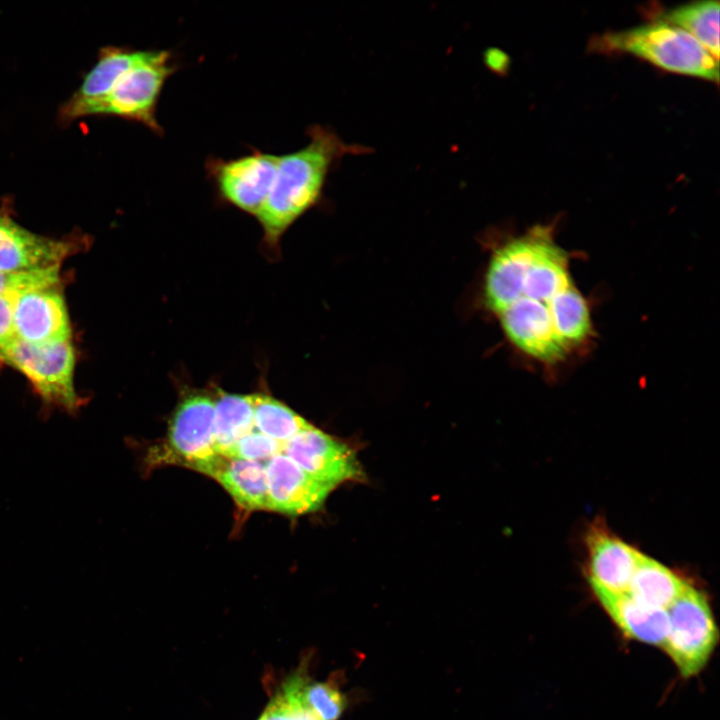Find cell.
I'll list each match as a JSON object with an SVG mask.
<instances>
[{"instance_id": "cell-21", "label": "cell", "mask_w": 720, "mask_h": 720, "mask_svg": "<svg viewBox=\"0 0 720 720\" xmlns=\"http://www.w3.org/2000/svg\"><path fill=\"white\" fill-rule=\"evenodd\" d=\"M298 694L317 720H338L346 708L344 694L328 682H311L296 673Z\"/></svg>"}, {"instance_id": "cell-6", "label": "cell", "mask_w": 720, "mask_h": 720, "mask_svg": "<svg viewBox=\"0 0 720 720\" xmlns=\"http://www.w3.org/2000/svg\"><path fill=\"white\" fill-rule=\"evenodd\" d=\"M20 371L47 405L74 413L81 404L74 384L75 351L71 341L34 345L16 339L1 353Z\"/></svg>"}, {"instance_id": "cell-7", "label": "cell", "mask_w": 720, "mask_h": 720, "mask_svg": "<svg viewBox=\"0 0 720 720\" xmlns=\"http://www.w3.org/2000/svg\"><path fill=\"white\" fill-rule=\"evenodd\" d=\"M214 399L193 391L179 401L168 426L161 459L195 471L214 458Z\"/></svg>"}, {"instance_id": "cell-14", "label": "cell", "mask_w": 720, "mask_h": 720, "mask_svg": "<svg viewBox=\"0 0 720 720\" xmlns=\"http://www.w3.org/2000/svg\"><path fill=\"white\" fill-rule=\"evenodd\" d=\"M265 463L217 454L198 472L215 479L241 509L261 511L267 510L268 499Z\"/></svg>"}, {"instance_id": "cell-19", "label": "cell", "mask_w": 720, "mask_h": 720, "mask_svg": "<svg viewBox=\"0 0 720 720\" xmlns=\"http://www.w3.org/2000/svg\"><path fill=\"white\" fill-rule=\"evenodd\" d=\"M719 1L701 0L669 9L656 19L680 27L719 60Z\"/></svg>"}, {"instance_id": "cell-2", "label": "cell", "mask_w": 720, "mask_h": 720, "mask_svg": "<svg viewBox=\"0 0 720 720\" xmlns=\"http://www.w3.org/2000/svg\"><path fill=\"white\" fill-rule=\"evenodd\" d=\"M308 136L306 146L279 157L271 190L255 215L270 246H275L287 228L319 201L336 161L347 154L367 151L345 143L333 130L321 125L310 127Z\"/></svg>"}, {"instance_id": "cell-4", "label": "cell", "mask_w": 720, "mask_h": 720, "mask_svg": "<svg viewBox=\"0 0 720 720\" xmlns=\"http://www.w3.org/2000/svg\"><path fill=\"white\" fill-rule=\"evenodd\" d=\"M177 70L170 51L146 50L144 57L126 70L101 98L87 103L68 118L111 115L139 122L156 135L163 129L156 117L157 104L167 79Z\"/></svg>"}, {"instance_id": "cell-20", "label": "cell", "mask_w": 720, "mask_h": 720, "mask_svg": "<svg viewBox=\"0 0 720 720\" xmlns=\"http://www.w3.org/2000/svg\"><path fill=\"white\" fill-rule=\"evenodd\" d=\"M252 403L254 429L282 444L312 425L268 394H252Z\"/></svg>"}, {"instance_id": "cell-22", "label": "cell", "mask_w": 720, "mask_h": 720, "mask_svg": "<svg viewBox=\"0 0 720 720\" xmlns=\"http://www.w3.org/2000/svg\"><path fill=\"white\" fill-rule=\"evenodd\" d=\"M59 281L60 266L19 272L0 271V296H18L33 290L57 287Z\"/></svg>"}, {"instance_id": "cell-23", "label": "cell", "mask_w": 720, "mask_h": 720, "mask_svg": "<svg viewBox=\"0 0 720 720\" xmlns=\"http://www.w3.org/2000/svg\"><path fill=\"white\" fill-rule=\"evenodd\" d=\"M284 444L253 430L240 438L227 453L226 457L248 461L267 462L282 454Z\"/></svg>"}, {"instance_id": "cell-5", "label": "cell", "mask_w": 720, "mask_h": 720, "mask_svg": "<svg viewBox=\"0 0 720 720\" xmlns=\"http://www.w3.org/2000/svg\"><path fill=\"white\" fill-rule=\"evenodd\" d=\"M666 612L668 632L662 648L682 677L696 676L709 662L719 639L709 601L688 583Z\"/></svg>"}, {"instance_id": "cell-17", "label": "cell", "mask_w": 720, "mask_h": 720, "mask_svg": "<svg viewBox=\"0 0 720 720\" xmlns=\"http://www.w3.org/2000/svg\"><path fill=\"white\" fill-rule=\"evenodd\" d=\"M687 584L684 579L660 562L642 555L627 594L645 606L667 610Z\"/></svg>"}, {"instance_id": "cell-25", "label": "cell", "mask_w": 720, "mask_h": 720, "mask_svg": "<svg viewBox=\"0 0 720 720\" xmlns=\"http://www.w3.org/2000/svg\"><path fill=\"white\" fill-rule=\"evenodd\" d=\"M258 720H292L289 706L279 690Z\"/></svg>"}, {"instance_id": "cell-13", "label": "cell", "mask_w": 720, "mask_h": 720, "mask_svg": "<svg viewBox=\"0 0 720 720\" xmlns=\"http://www.w3.org/2000/svg\"><path fill=\"white\" fill-rule=\"evenodd\" d=\"M586 543L588 579L592 590L627 593L643 554L600 527L591 529Z\"/></svg>"}, {"instance_id": "cell-10", "label": "cell", "mask_w": 720, "mask_h": 720, "mask_svg": "<svg viewBox=\"0 0 720 720\" xmlns=\"http://www.w3.org/2000/svg\"><path fill=\"white\" fill-rule=\"evenodd\" d=\"M58 287L29 291L14 303L17 339L34 345L71 341V324L65 300Z\"/></svg>"}, {"instance_id": "cell-8", "label": "cell", "mask_w": 720, "mask_h": 720, "mask_svg": "<svg viewBox=\"0 0 720 720\" xmlns=\"http://www.w3.org/2000/svg\"><path fill=\"white\" fill-rule=\"evenodd\" d=\"M279 157L254 150L235 159H209L207 175L222 200L256 215L273 185Z\"/></svg>"}, {"instance_id": "cell-15", "label": "cell", "mask_w": 720, "mask_h": 720, "mask_svg": "<svg viewBox=\"0 0 720 720\" xmlns=\"http://www.w3.org/2000/svg\"><path fill=\"white\" fill-rule=\"evenodd\" d=\"M593 593L617 628L629 639L662 647L668 632L666 610L645 606L627 593Z\"/></svg>"}, {"instance_id": "cell-12", "label": "cell", "mask_w": 720, "mask_h": 720, "mask_svg": "<svg viewBox=\"0 0 720 720\" xmlns=\"http://www.w3.org/2000/svg\"><path fill=\"white\" fill-rule=\"evenodd\" d=\"M72 242L48 238L22 227L0 213V271L19 272L60 266Z\"/></svg>"}, {"instance_id": "cell-3", "label": "cell", "mask_w": 720, "mask_h": 720, "mask_svg": "<svg viewBox=\"0 0 720 720\" xmlns=\"http://www.w3.org/2000/svg\"><path fill=\"white\" fill-rule=\"evenodd\" d=\"M594 43L601 51L632 54L669 72L719 80V60L691 34L662 20L605 33Z\"/></svg>"}, {"instance_id": "cell-11", "label": "cell", "mask_w": 720, "mask_h": 720, "mask_svg": "<svg viewBox=\"0 0 720 720\" xmlns=\"http://www.w3.org/2000/svg\"><path fill=\"white\" fill-rule=\"evenodd\" d=\"M265 469L268 511L290 516L315 512L335 488L309 476L283 453L268 460Z\"/></svg>"}, {"instance_id": "cell-1", "label": "cell", "mask_w": 720, "mask_h": 720, "mask_svg": "<svg viewBox=\"0 0 720 720\" xmlns=\"http://www.w3.org/2000/svg\"><path fill=\"white\" fill-rule=\"evenodd\" d=\"M484 299L510 343L544 366L565 362L592 340L589 304L551 225H535L494 251Z\"/></svg>"}, {"instance_id": "cell-24", "label": "cell", "mask_w": 720, "mask_h": 720, "mask_svg": "<svg viewBox=\"0 0 720 720\" xmlns=\"http://www.w3.org/2000/svg\"><path fill=\"white\" fill-rule=\"evenodd\" d=\"M19 296V295H18ZM17 295H2L0 296V360L2 361L1 353L16 339V333L14 328V303Z\"/></svg>"}, {"instance_id": "cell-9", "label": "cell", "mask_w": 720, "mask_h": 720, "mask_svg": "<svg viewBox=\"0 0 720 720\" xmlns=\"http://www.w3.org/2000/svg\"><path fill=\"white\" fill-rule=\"evenodd\" d=\"M283 454L315 480L334 487L362 474L351 448L313 425L285 443Z\"/></svg>"}, {"instance_id": "cell-26", "label": "cell", "mask_w": 720, "mask_h": 720, "mask_svg": "<svg viewBox=\"0 0 720 720\" xmlns=\"http://www.w3.org/2000/svg\"><path fill=\"white\" fill-rule=\"evenodd\" d=\"M0 362H1V360H0Z\"/></svg>"}, {"instance_id": "cell-16", "label": "cell", "mask_w": 720, "mask_h": 720, "mask_svg": "<svg viewBox=\"0 0 720 720\" xmlns=\"http://www.w3.org/2000/svg\"><path fill=\"white\" fill-rule=\"evenodd\" d=\"M146 50L109 47L102 51L97 63L87 73L79 89L64 106L66 118L79 107L105 95L115 81L140 61Z\"/></svg>"}, {"instance_id": "cell-18", "label": "cell", "mask_w": 720, "mask_h": 720, "mask_svg": "<svg viewBox=\"0 0 720 720\" xmlns=\"http://www.w3.org/2000/svg\"><path fill=\"white\" fill-rule=\"evenodd\" d=\"M214 399V449L226 456L232 446L254 430L252 394L220 391Z\"/></svg>"}]
</instances>
